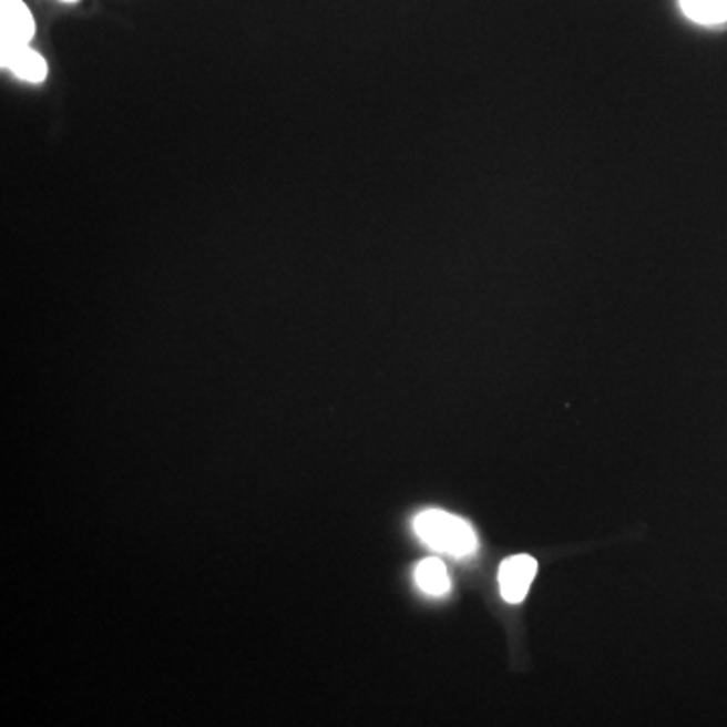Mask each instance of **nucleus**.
Here are the masks:
<instances>
[{"label": "nucleus", "mask_w": 727, "mask_h": 727, "mask_svg": "<svg viewBox=\"0 0 727 727\" xmlns=\"http://www.w3.org/2000/svg\"><path fill=\"white\" fill-rule=\"evenodd\" d=\"M412 530L422 544L447 556L469 557L478 552L473 525L443 510H424L412 520Z\"/></svg>", "instance_id": "1"}, {"label": "nucleus", "mask_w": 727, "mask_h": 727, "mask_svg": "<svg viewBox=\"0 0 727 727\" xmlns=\"http://www.w3.org/2000/svg\"><path fill=\"white\" fill-rule=\"evenodd\" d=\"M34 19L23 0H0V53L31 43Z\"/></svg>", "instance_id": "2"}, {"label": "nucleus", "mask_w": 727, "mask_h": 727, "mask_svg": "<svg viewBox=\"0 0 727 727\" xmlns=\"http://www.w3.org/2000/svg\"><path fill=\"white\" fill-rule=\"evenodd\" d=\"M537 572L535 557L528 554L503 560L500 569V591L503 601L510 604H520L528 596L530 586Z\"/></svg>", "instance_id": "3"}, {"label": "nucleus", "mask_w": 727, "mask_h": 727, "mask_svg": "<svg viewBox=\"0 0 727 727\" xmlns=\"http://www.w3.org/2000/svg\"><path fill=\"white\" fill-rule=\"evenodd\" d=\"M2 68L9 69L19 80L29 83H41L47 78L45 59L29 45L2 51Z\"/></svg>", "instance_id": "4"}, {"label": "nucleus", "mask_w": 727, "mask_h": 727, "mask_svg": "<svg viewBox=\"0 0 727 727\" xmlns=\"http://www.w3.org/2000/svg\"><path fill=\"white\" fill-rule=\"evenodd\" d=\"M414 582L424 594L441 598L451 592V578L439 557H424L414 569Z\"/></svg>", "instance_id": "5"}, {"label": "nucleus", "mask_w": 727, "mask_h": 727, "mask_svg": "<svg viewBox=\"0 0 727 727\" xmlns=\"http://www.w3.org/2000/svg\"><path fill=\"white\" fill-rule=\"evenodd\" d=\"M687 19L699 24H719L727 21V0H679Z\"/></svg>", "instance_id": "6"}, {"label": "nucleus", "mask_w": 727, "mask_h": 727, "mask_svg": "<svg viewBox=\"0 0 727 727\" xmlns=\"http://www.w3.org/2000/svg\"><path fill=\"white\" fill-rule=\"evenodd\" d=\"M63 2H75V0H63Z\"/></svg>", "instance_id": "7"}]
</instances>
